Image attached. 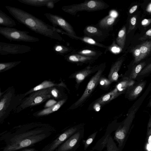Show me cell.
<instances>
[{"mask_svg": "<svg viewBox=\"0 0 151 151\" xmlns=\"http://www.w3.org/2000/svg\"><path fill=\"white\" fill-rule=\"evenodd\" d=\"M5 8L19 22L36 33L52 39L63 40L60 29L51 26L31 14L20 9L9 6Z\"/></svg>", "mask_w": 151, "mask_h": 151, "instance_id": "1", "label": "cell"}, {"mask_svg": "<svg viewBox=\"0 0 151 151\" xmlns=\"http://www.w3.org/2000/svg\"><path fill=\"white\" fill-rule=\"evenodd\" d=\"M149 93L148 91H145L142 96L135 102L129 110L128 115L122 124L119 126L115 131L114 139L118 144V147L119 151H122L123 148L136 112L145 98Z\"/></svg>", "mask_w": 151, "mask_h": 151, "instance_id": "2", "label": "cell"}, {"mask_svg": "<svg viewBox=\"0 0 151 151\" xmlns=\"http://www.w3.org/2000/svg\"><path fill=\"white\" fill-rule=\"evenodd\" d=\"M107 7V5L102 1L91 0L79 4L64 6H62V9L66 13L75 15L77 12L80 11H97Z\"/></svg>", "mask_w": 151, "mask_h": 151, "instance_id": "3", "label": "cell"}, {"mask_svg": "<svg viewBox=\"0 0 151 151\" xmlns=\"http://www.w3.org/2000/svg\"><path fill=\"white\" fill-rule=\"evenodd\" d=\"M28 31L21 30L12 27H0V34L10 41L34 42L40 39L29 34Z\"/></svg>", "mask_w": 151, "mask_h": 151, "instance_id": "4", "label": "cell"}, {"mask_svg": "<svg viewBox=\"0 0 151 151\" xmlns=\"http://www.w3.org/2000/svg\"><path fill=\"white\" fill-rule=\"evenodd\" d=\"M44 15L52 23L53 27H58L64 31L61 30V33L72 38L76 36L73 27L61 16L49 13H45Z\"/></svg>", "mask_w": 151, "mask_h": 151, "instance_id": "5", "label": "cell"}, {"mask_svg": "<svg viewBox=\"0 0 151 151\" xmlns=\"http://www.w3.org/2000/svg\"><path fill=\"white\" fill-rule=\"evenodd\" d=\"M45 134L34 135L11 143L4 149L3 151H15L31 146L44 139Z\"/></svg>", "mask_w": 151, "mask_h": 151, "instance_id": "6", "label": "cell"}, {"mask_svg": "<svg viewBox=\"0 0 151 151\" xmlns=\"http://www.w3.org/2000/svg\"><path fill=\"white\" fill-rule=\"evenodd\" d=\"M84 127L73 134L64 142L55 151H75L80 147L84 137Z\"/></svg>", "mask_w": 151, "mask_h": 151, "instance_id": "7", "label": "cell"}, {"mask_svg": "<svg viewBox=\"0 0 151 151\" xmlns=\"http://www.w3.org/2000/svg\"><path fill=\"white\" fill-rule=\"evenodd\" d=\"M32 50V47L27 45L0 42V54L1 55L22 54Z\"/></svg>", "mask_w": 151, "mask_h": 151, "instance_id": "8", "label": "cell"}, {"mask_svg": "<svg viewBox=\"0 0 151 151\" xmlns=\"http://www.w3.org/2000/svg\"><path fill=\"white\" fill-rule=\"evenodd\" d=\"M83 127L82 124H79L71 127L65 131L50 144L47 151L54 150L59 145Z\"/></svg>", "mask_w": 151, "mask_h": 151, "instance_id": "9", "label": "cell"}, {"mask_svg": "<svg viewBox=\"0 0 151 151\" xmlns=\"http://www.w3.org/2000/svg\"><path fill=\"white\" fill-rule=\"evenodd\" d=\"M102 73V70L100 69L93 76L88 83L83 94L75 103V106H77L81 103L88 96L97 85Z\"/></svg>", "mask_w": 151, "mask_h": 151, "instance_id": "10", "label": "cell"}, {"mask_svg": "<svg viewBox=\"0 0 151 151\" xmlns=\"http://www.w3.org/2000/svg\"><path fill=\"white\" fill-rule=\"evenodd\" d=\"M113 127H108L104 135L96 143L95 145L92 148L91 151L94 150L102 151L106 147L109 139L111 134L116 129Z\"/></svg>", "mask_w": 151, "mask_h": 151, "instance_id": "11", "label": "cell"}, {"mask_svg": "<svg viewBox=\"0 0 151 151\" xmlns=\"http://www.w3.org/2000/svg\"><path fill=\"white\" fill-rule=\"evenodd\" d=\"M147 81H145L136 85L131 86L127 92V97L130 100H133L137 98L145 88Z\"/></svg>", "mask_w": 151, "mask_h": 151, "instance_id": "12", "label": "cell"}, {"mask_svg": "<svg viewBox=\"0 0 151 151\" xmlns=\"http://www.w3.org/2000/svg\"><path fill=\"white\" fill-rule=\"evenodd\" d=\"M124 60V57H122L118 60L112 65L109 77L111 80L114 81L117 80L119 77L118 72Z\"/></svg>", "mask_w": 151, "mask_h": 151, "instance_id": "13", "label": "cell"}, {"mask_svg": "<svg viewBox=\"0 0 151 151\" xmlns=\"http://www.w3.org/2000/svg\"><path fill=\"white\" fill-rule=\"evenodd\" d=\"M0 25L6 27H12L16 25L15 21L0 10Z\"/></svg>", "mask_w": 151, "mask_h": 151, "instance_id": "14", "label": "cell"}, {"mask_svg": "<svg viewBox=\"0 0 151 151\" xmlns=\"http://www.w3.org/2000/svg\"><path fill=\"white\" fill-rule=\"evenodd\" d=\"M139 45L141 61L145 58L151 51V41H146Z\"/></svg>", "mask_w": 151, "mask_h": 151, "instance_id": "15", "label": "cell"}, {"mask_svg": "<svg viewBox=\"0 0 151 151\" xmlns=\"http://www.w3.org/2000/svg\"><path fill=\"white\" fill-rule=\"evenodd\" d=\"M65 57L67 60L73 62H84L93 59L92 57L85 56L78 54L66 55L65 56Z\"/></svg>", "mask_w": 151, "mask_h": 151, "instance_id": "16", "label": "cell"}, {"mask_svg": "<svg viewBox=\"0 0 151 151\" xmlns=\"http://www.w3.org/2000/svg\"><path fill=\"white\" fill-rule=\"evenodd\" d=\"M126 36V28L123 26L119 31L116 39L118 45L122 49L124 48L125 44Z\"/></svg>", "mask_w": 151, "mask_h": 151, "instance_id": "17", "label": "cell"}, {"mask_svg": "<svg viewBox=\"0 0 151 151\" xmlns=\"http://www.w3.org/2000/svg\"><path fill=\"white\" fill-rule=\"evenodd\" d=\"M46 90H43V91H40V93L38 92L36 95L32 96L30 98L29 101H30L31 104H36L42 102L45 98H47V93H44Z\"/></svg>", "mask_w": 151, "mask_h": 151, "instance_id": "18", "label": "cell"}, {"mask_svg": "<svg viewBox=\"0 0 151 151\" xmlns=\"http://www.w3.org/2000/svg\"><path fill=\"white\" fill-rule=\"evenodd\" d=\"M19 2L28 5L36 7L45 6L50 0H17Z\"/></svg>", "mask_w": 151, "mask_h": 151, "instance_id": "19", "label": "cell"}, {"mask_svg": "<svg viewBox=\"0 0 151 151\" xmlns=\"http://www.w3.org/2000/svg\"><path fill=\"white\" fill-rule=\"evenodd\" d=\"M146 66L145 62H142L135 66L132 69L129 76V78L130 80L135 79L138 74Z\"/></svg>", "mask_w": 151, "mask_h": 151, "instance_id": "20", "label": "cell"}, {"mask_svg": "<svg viewBox=\"0 0 151 151\" xmlns=\"http://www.w3.org/2000/svg\"><path fill=\"white\" fill-rule=\"evenodd\" d=\"M65 101V100H64L59 101L53 106L42 110L39 113L38 115H43L48 114L57 111L63 104Z\"/></svg>", "mask_w": 151, "mask_h": 151, "instance_id": "21", "label": "cell"}, {"mask_svg": "<svg viewBox=\"0 0 151 151\" xmlns=\"http://www.w3.org/2000/svg\"><path fill=\"white\" fill-rule=\"evenodd\" d=\"M115 20L114 17L108 15L101 20L99 23V26L103 28H108L113 24Z\"/></svg>", "mask_w": 151, "mask_h": 151, "instance_id": "22", "label": "cell"}, {"mask_svg": "<svg viewBox=\"0 0 151 151\" xmlns=\"http://www.w3.org/2000/svg\"><path fill=\"white\" fill-rule=\"evenodd\" d=\"M52 50L58 54L63 55L69 52L70 51V49L63 45L56 44L53 46Z\"/></svg>", "mask_w": 151, "mask_h": 151, "instance_id": "23", "label": "cell"}, {"mask_svg": "<svg viewBox=\"0 0 151 151\" xmlns=\"http://www.w3.org/2000/svg\"><path fill=\"white\" fill-rule=\"evenodd\" d=\"M98 132V131L94 132L90 134L86 140H82V143L83 145V149L85 151L87 149L88 147L93 142L96 137Z\"/></svg>", "mask_w": 151, "mask_h": 151, "instance_id": "24", "label": "cell"}, {"mask_svg": "<svg viewBox=\"0 0 151 151\" xmlns=\"http://www.w3.org/2000/svg\"><path fill=\"white\" fill-rule=\"evenodd\" d=\"M106 147V151H119L118 146L111 135L109 139Z\"/></svg>", "mask_w": 151, "mask_h": 151, "instance_id": "25", "label": "cell"}, {"mask_svg": "<svg viewBox=\"0 0 151 151\" xmlns=\"http://www.w3.org/2000/svg\"><path fill=\"white\" fill-rule=\"evenodd\" d=\"M21 62V61H19L1 63H0V70L1 71L9 69L19 64Z\"/></svg>", "mask_w": 151, "mask_h": 151, "instance_id": "26", "label": "cell"}, {"mask_svg": "<svg viewBox=\"0 0 151 151\" xmlns=\"http://www.w3.org/2000/svg\"><path fill=\"white\" fill-rule=\"evenodd\" d=\"M55 85V84L51 82L47 81H44L35 87L32 91H39L42 89L50 88Z\"/></svg>", "mask_w": 151, "mask_h": 151, "instance_id": "27", "label": "cell"}, {"mask_svg": "<svg viewBox=\"0 0 151 151\" xmlns=\"http://www.w3.org/2000/svg\"><path fill=\"white\" fill-rule=\"evenodd\" d=\"M131 52H132L134 58L133 64H137L140 61L141 54L139 45H136L131 50Z\"/></svg>", "mask_w": 151, "mask_h": 151, "instance_id": "28", "label": "cell"}, {"mask_svg": "<svg viewBox=\"0 0 151 151\" xmlns=\"http://www.w3.org/2000/svg\"><path fill=\"white\" fill-rule=\"evenodd\" d=\"M151 73V63L146 66L138 74L140 78L145 77Z\"/></svg>", "mask_w": 151, "mask_h": 151, "instance_id": "29", "label": "cell"}, {"mask_svg": "<svg viewBox=\"0 0 151 151\" xmlns=\"http://www.w3.org/2000/svg\"><path fill=\"white\" fill-rule=\"evenodd\" d=\"M137 15H133L129 19L127 34H129L135 28L137 23Z\"/></svg>", "mask_w": 151, "mask_h": 151, "instance_id": "30", "label": "cell"}, {"mask_svg": "<svg viewBox=\"0 0 151 151\" xmlns=\"http://www.w3.org/2000/svg\"><path fill=\"white\" fill-rule=\"evenodd\" d=\"M117 91V89H116L113 91L105 95L102 98L101 102H104L110 100L111 99H112L113 97L112 95H118L120 93H118Z\"/></svg>", "mask_w": 151, "mask_h": 151, "instance_id": "31", "label": "cell"}, {"mask_svg": "<svg viewBox=\"0 0 151 151\" xmlns=\"http://www.w3.org/2000/svg\"><path fill=\"white\" fill-rule=\"evenodd\" d=\"M74 37L75 38L78 39L83 42L90 45H96L99 46H100V45H99L93 39L88 37H84L80 38L75 36Z\"/></svg>", "mask_w": 151, "mask_h": 151, "instance_id": "32", "label": "cell"}, {"mask_svg": "<svg viewBox=\"0 0 151 151\" xmlns=\"http://www.w3.org/2000/svg\"><path fill=\"white\" fill-rule=\"evenodd\" d=\"M78 53L79 54L81 55L90 57L94 56L97 54V53L95 51L88 49L82 50L78 52Z\"/></svg>", "mask_w": 151, "mask_h": 151, "instance_id": "33", "label": "cell"}, {"mask_svg": "<svg viewBox=\"0 0 151 151\" xmlns=\"http://www.w3.org/2000/svg\"><path fill=\"white\" fill-rule=\"evenodd\" d=\"M91 71L89 70H86L77 74L76 76L77 80L79 81H82L84 79L86 75L90 73Z\"/></svg>", "mask_w": 151, "mask_h": 151, "instance_id": "34", "label": "cell"}, {"mask_svg": "<svg viewBox=\"0 0 151 151\" xmlns=\"http://www.w3.org/2000/svg\"><path fill=\"white\" fill-rule=\"evenodd\" d=\"M86 31L90 33L95 35H98L100 34V32L98 29L93 26H88L86 27Z\"/></svg>", "mask_w": 151, "mask_h": 151, "instance_id": "35", "label": "cell"}, {"mask_svg": "<svg viewBox=\"0 0 151 151\" xmlns=\"http://www.w3.org/2000/svg\"><path fill=\"white\" fill-rule=\"evenodd\" d=\"M147 135L148 145L151 148V116L148 124Z\"/></svg>", "mask_w": 151, "mask_h": 151, "instance_id": "36", "label": "cell"}, {"mask_svg": "<svg viewBox=\"0 0 151 151\" xmlns=\"http://www.w3.org/2000/svg\"><path fill=\"white\" fill-rule=\"evenodd\" d=\"M147 39H151V28L148 30L146 32L145 34L143 36L140 37L139 39V40L143 41Z\"/></svg>", "mask_w": 151, "mask_h": 151, "instance_id": "37", "label": "cell"}, {"mask_svg": "<svg viewBox=\"0 0 151 151\" xmlns=\"http://www.w3.org/2000/svg\"><path fill=\"white\" fill-rule=\"evenodd\" d=\"M60 0H50L47 3L46 6L48 9H52L54 7L55 3L58 2Z\"/></svg>", "mask_w": 151, "mask_h": 151, "instance_id": "38", "label": "cell"}, {"mask_svg": "<svg viewBox=\"0 0 151 151\" xmlns=\"http://www.w3.org/2000/svg\"><path fill=\"white\" fill-rule=\"evenodd\" d=\"M151 23V19H145L142 20L141 22V24L143 27L147 26Z\"/></svg>", "mask_w": 151, "mask_h": 151, "instance_id": "39", "label": "cell"}, {"mask_svg": "<svg viewBox=\"0 0 151 151\" xmlns=\"http://www.w3.org/2000/svg\"><path fill=\"white\" fill-rule=\"evenodd\" d=\"M57 103V102L55 100L51 99L49 100L46 103L45 105V107H51Z\"/></svg>", "mask_w": 151, "mask_h": 151, "instance_id": "40", "label": "cell"}, {"mask_svg": "<svg viewBox=\"0 0 151 151\" xmlns=\"http://www.w3.org/2000/svg\"><path fill=\"white\" fill-rule=\"evenodd\" d=\"M138 7L137 5H135L132 7L129 10V13L130 14H132L137 9Z\"/></svg>", "mask_w": 151, "mask_h": 151, "instance_id": "41", "label": "cell"}, {"mask_svg": "<svg viewBox=\"0 0 151 151\" xmlns=\"http://www.w3.org/2000/svg\"><path fill=\"white\" fill-rule=\"evenodd\" d=\"M52 95L54 97L57 98L58 96V92L55 89H52L51 91Z\"/></svg>", "mask_w": 151, "mask_h": 151, "instance_id": "42", "label": "cell"}, {"mask_svg": "<svg viewBox=\"0 0 151 151\" xmlns=\"http://www.w3.org/2000/svg\"><path fill=\"white\" fill-rule=\"evenodd\" d=\"M5 100L3 99L0 102V111H1L4 108V106Z\"/></svg>", "mask_w": 151, "mask_h": 151, "instance_id": "43", "label": "cell"}, {"mask_svg": "<svg viewBox=\"0 0 151 151\" xmlns=\"http://www.w3.org/2000/svg\"><path fill=\"white\" fill-rule=\"evenodd\" d=\"M146 11L148 12L151 13V3L147 6Z\"/></svg>", "mask_w": 151, "mask_h": 151, "instance_id": "44", "label": "cell"}, {"mask_svg": "<svg viewBox=\"0 0 151 151\" xmlns=\"http://www.w3.org/2000/svg\"><path fill=\"white\" fill-rule=\"evenodd\" d=\"M94 108L97 111H99L100 109V106L99 104H97L94 106Z\"/></svg>", "mask_w": 151, "mask_h": 151, "instance_id": "45", "label": "cell"}, {"mask_svg": "<svg viewBox=\"0 0 151 151\" xmlns=\"http://www.w3.org/2000/svg\"><path fill=\"white\" fill-rule=\"evenodd\" d=\"M20 151H36V150L34 148H29L23 149Z\"/></svg>", "mask_w": 151, "mask_h": 151, "instance_id": "46", "label": "cell"}, {"mask_svg": "<svg viewBox=\"0 0 151 151\" xmlns=\"http://www.w3.org/2000/svg\"><path fill=\"white\" fill-rule=\"evenodd\" d=\"M148 106L149 107L151 108V97L150 99V101H149L148 104Z\"/></svg>", "mask_w": 151, "mask_h": 151, "instance_id": "47", "label": "cell"}]
</instances>
